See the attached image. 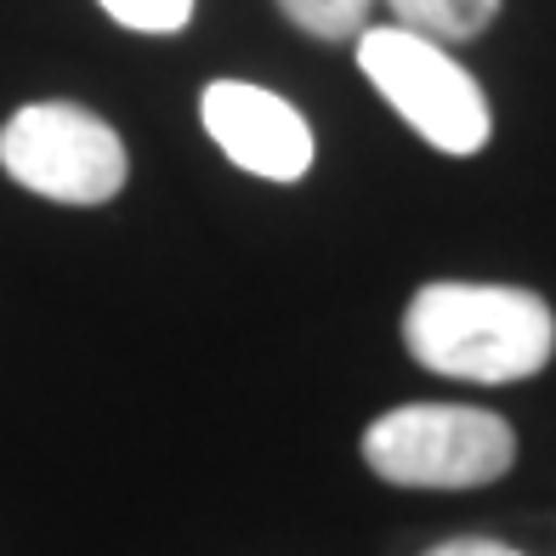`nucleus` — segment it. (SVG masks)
Instances as JSON below:
<instances>
[{
    "instance_id": "nucleus-1",
    "label": "nucleus",
    "mask_w": 556,
    "mask_h": 556,
    "mask_svg": "<svg viewBox=\"0 0 556 556\" xmlns=\"http://www.w3.org/2000/svg\"><path fill=\"white\" fill-rule=\"evenodd\" d=\"M403 346L409 358L448 381L505 387L540 375L556 352V313L545 295L517 285H466L443 278L409 295L403 307Z\"/></svg>"
},
{
    "instance_id": "nucleus-2",
    "label": "nucleus",
    "mask_w": 556,
    "mask_h": 556,
    "mask_svg": "<svg viewBox=\"0 0 556 556\" xmlns=\"http://www.w3.org/2000/svg\"><path fill=\"white\" fill-rule=\"evenodd\" d=\"M364 466L392 489H489L517 466V432L471 403H403L369 420Z\"/></svg>"
},
{
    "instance_id": "nucleus-3",
    "label": "nucleus",
    "mask_w": 556,
    "mask_h": 556,
    "mask_svg": "<svg viewBox=\"0 0 556 556\" xmlns=\"http://www.w3.org/2000/svg\"><path fill=\"white\" fill-rule=\"evenodd\" d=\"M358 68H364V80L403 114V125H409L420 142H432L438 154L466 160L489 142V131H494L489 97L460 63L448 58V46L387 23V29L358 35Z\"/></svg>"
},
{
    "instance_id": "nucleus-4",
    "label": "nucleus",
    "mask_w": 556,
    "mask_h": 556,
    "mask_svg": "<svg viewBox=\"0 0 556 556\" xmlns=\"http://www.w3.org/2000/svg\"><path fill=\"white\" fill-rule=\"evenodd\" d=\"M0 170L58 205H109L131 160L103 114L80 103H29L0 125Z\"/></svg>"
},
{
    "instance_id": "nucleus-5",
    "label": "nucleus",
    "mask_w": 556,
    "mask_h": 556,
    "mask_svg": "<svg viewBox=\"0 0 556 556\" xmlns=\"http://www.w3.org/2000/svg\"><path fill=\"white\" fill-rule=\"evenodd\" d=\"M211 142L222 148L239 170L262 182H301L313 170V125L301 119L290 97L250 80H211L199 97Z\"/></svg>"
},
{
    "instance_id": "nucleus-6",
    "label": "nucleus",
    "mask_w": 556,
    "mask_h": 556,
    "mask_svg": "<svg viewBox=\"0 0 556 556\" xmlns=\"http://www.w3.org/2000/svg\"><path fill=\"white\" fill-rule=\"evenodd\" d=\"M392 7V23L409 35H426L438 46H454V40H477L500 17V0H387Z\"/></svg>"
},
{
    "instance_id": "nucleus-7",
    "label": "nucleus",
    "mask_w": 556,
    "mask_h": 556,
    "mask_svg": "<svg viewBox=\"0 0 556 556\" xmlns=\"http://www.w3.org/2000/svg\"><path fill=\"white\" fill-rule=\"evenodd\" d=\"M369 7L375 0H278V12L313 40H358L369 29Z\"/></svg>"
},
{
    "instance_id": "nucleus-8",
    "label": "nucleus",
    "mask_w": 556,
    "mask_h": 556,
    "mask_svg": "<svg viewBox=\"0 0 556 556\" xmlns=\"http://www.w3.org/2000/svg\"><path fill=\"white\" fill-rule=\"evenodd\" d=\"M119 29L137 35H176L193 23V0H97Z\"/></svg>"
},
{
    "instance_id": "nucleus-9",
    "label": "nucleus",
    "mask_w": 556,
    "mask_h": 556,
    "mask_svg": "<svg viewBox=\"0 0 556 556\" xmlns=\"http://www.w3.org/2000/svg\"><path fill=\"white\" fill-rule=\"evenodd\" d=\"M426 556H522L517 545H500V540H477V534H460V540H443Z\"/></svg>"
}]
</instances>
